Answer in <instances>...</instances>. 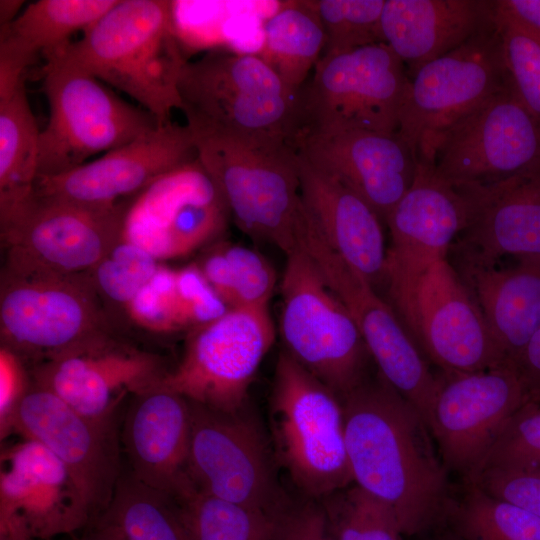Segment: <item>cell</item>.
<instances>
[{"mask_svg": "<svg viewBox=\"0 0 540 540\" xmlns=\"http://www.w3.org/2000/svg\"><path fill=\"white\" fill-rule=\"evenodd\" d=\"M341 401L353 484L391 508L402 535L443 527L452 501L447 469L420 412L379 372Z\"/></svg>", "mask_w": 540, "mask_h": 540, "instance_id": "6da1fadb", "label": "cell"}, {"mask_svg": "<svg viewBox=\"0 0 540 540\" xmlns=\"http://www.w3.org/2000/svg\"><path fill=\"white\" fill-rule=\"evenodd\" d=\"M175 4L118 0L51 59H60L122 91L159 124L181 108L178 83L188 60L181 52ZM46 60V61H48Z\"/></svg>", "mask_w": 540, "mask_h": 540, "instance_id": "7a4b0ae2", "label": "cell"}, {"mask_svg": "<svg viewBox=\"0 0 540 540\" xmlns=\"http://www.w3.org/2000/svg\"><path fill=\"white\" fill-rule=\"evenodd\" d=\"M178 91L193 134L295 150L300 91L285 85L258 54L211 52L188 61Z\"/></svg>", "mask_w": 540, "mask_h": 540, "instance_id": "3957f363", "label": "cell"}, {"mask_svg": "<svg viewBox=\"0 0 540 540\" xmlns=\"http://www.w3.org/2000/svg\"><path fill=\"white\" fill-rule=\"evenodd\" d=\"M269 417L276 462L299 494L320 500L353 484L341 399L285 350L275 366Z\"/></svg>", "mask_w": 540, "mask_h": 540, "instance_id": "277c9868", "label": "cell"}, {"mask_svg": "<svg viewBox=\"0 0 540 540\" xmlns=\"http://www.w3.org/2000/svg\"><path fill=\"white\" fill-rule=\"evenodd\" d=\"M192 135L198 160L239 228L274 244L286 256L296 251L302 208L296 151L216 134Z\"/></svg>", "mask_w": 540, "mask_h": 540, "instance_id": "5b68a950", "label": "cell"}, {"mask_svg": "<svg viewBox=\"0 0 540 540\" xmlns=\"http://www.w3.org/2000/svg\"><path fill=\"white\" fill-rule=\"evenodd\" d=\"M43 90L49 117L40 131L38 176L70 171L160 125L145 109L60 59L46 61Z\"/></svg>", "mask_w": 540, "mask_h": 540, "instance_id": "8992f818", "label": "cell"}, {"mask_svg": "<svg viewBox=\"0 0 540 540\" xmlns=\"http://www.w3.org/2000/svg\"><path fill=\"white\" fill-rule=\"evenodd\" d=\"M409 84L405 65L386 43L322 55L300 90L295 147L313 133H397Z\"/></svg>", "mask_w": 540, "mask_h": 540, "instance_id": "52a82bcc", "label": "cell"}, {"mask_svg": "<svg viewBox=\"0 0 540 540\" xmlns=\"http://www.w3.org/2000/svg\"><path fill=\"white\" fill-rule=\"evenodd\" d=\"M280 333L289 353L340 399L366 379L371 357L351 315L302 250L286 256Z\"/></svg>", "mask_w": 540, "mask_h": 540, "instance_id": "ba28073f", "label": "cell"}, {"mask_svg": "<svg viewBox=\"0 0 540 540\" xmlns=\"http://www.w3.org/2000/svg\"><path fill=\"white\" fill-rule=\"evenodd\" d=\"M189 402L187 470L194 489L270 517L288 494L276 475L272 443L249 402L234 412Z\"/></svg>", "mask_w": 540, "mask_h": 540, "instance_id": "9c48e42d", "label": "cell"}, {"mask_svg": "<svg viewBox=\"0 0 540 540\" xmlns=\"http://www.w3.org/2000/svg\"><path fill=\"white\" fill-rule=\"evenodd\" d=\"M509 83L494 20L451 52L427 63L410 79L398 134L417 161L433 164L441 136Z\"/></svg>", "mask_w": 540, "mask_h": 540, "instance_id": "30bf717a", "label": "cell"}, {"mask_svg": "<svg viewBox=\"0 0 540 540\" xmlns=\"http://www.w3.org/2000/svg\"><path fill=\"white\" fill-rule=\"evenodd\" d=\"M126 207H91L34 194L0 224L4 273L89 274L121 241Z\"/></svg>", "mask_w": 540, "mask_h": 540, "instance_id": "8fae6325", "label": "cell"}, {"mask_svg": "<svg viewBox=\"0 0 540 540\" xmlns=\"http://www.w3.org/2000/svg\"><path fill=\"white\" fill-rule=\"evenodd\" d=\"M89 274L2 275L1 346L37 365L110 334Z\"/></svg>", "mask_w": 540, "mask_h": 540, "instance_id": "7c38bea8", "label": "cell"}, {"mask_svg": "<svg viewBox=\"0 0 540 540\" xmlns=\"http://www.w3.org/2000/svg\"><path fill=\"white\" fill-rule=\"evenodd\" d=\"M275 340L269 307L229 309L190 332L183 356L161 386L224 412L248 402L256 372Z\"/></svg>", "mask_w": 540, "mask_h": 540, "instance_id": "4fadbf2b", "label": "cell"}, {"mask_svg": "<svg viewBox=\"0 0 540 540\" xmlns=\"http://www.w3.org/2000/svg\"><path fill=\"white\" fill-rule=\"evenodd\" d=\"M432 165L456 189L540 170V121L522 104L509 80L441 136Z\"/></svg>", "mask_w": 540, "mask_h": 540, "instance_id": "5bb4252c", "label": "cell"}, {"mask_svg": "<svg viewBox=\"0 0 540 540\" xmlns=\"http://www.w3.org/2000/svg\"><path fill=\"white\" fill-rule=\"evenodd\" d=\"M529 402L517 365L444 374L431 406L428 427L447 469L470 483L512 415Z\"/></svg>", "mask_w": 540, "mask_h": 540, "instance_id": "9a60e30c", "label": "cell"}, {"mask_svg": "<svg viewBox=\"0 0 540 540\" xmlns=\"http://www.w3.org/2000/svg\"><path fill=\"white\" fill-rule=\"evenodd\" d=\"M303 251L351 315L378 372L428 425L439 377L432 374L397 312L379 296L373 284L330 247L320 232L306 236Z\"/></svg>", "mask_w": 540, "mask_h": 540, "instance_id": "2e32d148", "label": "cell"}, {"mask_svg": "<svg viewBox=\"0 0 540 540\" xmlns=\"http://www.w3.org/2000/svg\"><path fill=\"white\" fill-rule=\"evenodd\" d=\"M392 302L421 352L444 374L474 372L509 361L468 286L447 259L431 266Z\"/></svg>", "mask_w": 540, "mask_h": 540, "instance_id": "e0dca14e", "label": "cell"}, {"mask_svg": "<svg viewBox=\"0 0 540 540\" xmlns=\"http://www.w3.org/2000/svg\"><path fill=\"white\" fill-rule=\"evenodd\" d=\"M168 371L157 354L106 334L34 365L32 378L82 416L113 424L125 399L156 387Z\"/></svg>", "mask_w": 540, "mask_h": 540, "instance_id": "ac0fdd59", "label": "cell"}, {"mask_svg": "<svg viewBox=\"0 0 540 540\" xmlns=\"http://www.w3.org/2000/svg\"><path fill=\"white\" fill-rule=\"evenodd\" d=\"M228 207L198 158L161 176L126 207L122 240L158 261L185 256L220 233Z\"/></svg>", "mask_w": 540, "mask_h": 540, "instance_id": "d6986e66", "label": "cell"}, {"mask_svg": "<svg viewBox=\"0 0 540 540\" xmlns=\"http://www.w3.org/2000/svg\"><path fill=\"white\" fill-rule=\"evenodd\" d=\"M197 158L188 126L160 124L70 171L38 176L34 194L91 207H113L170 171Z\"/></svg>", "mask_w": 540, "mask_h": 540, "instance_id": "ffe728a7", "label": "cell"}, {"mask_svg": "<svg viewBox=\"0 0 540 540\" xmlns=\"http://www.w3.org/2000/svg\"><path fill=\"white\" fill-rule=\"evenodd\" d=\"M468 214L465 195L442 180L433 165L417 161L413 183L385 221L391 243L383 282L392 301L446 259L452 242L467 226Z\"/></svg>", "mask_w": 540, "mask_h": 540, "instance_id": "44dd1931", "label": "cell"}, {"mask_svg": "<svg viewBox=\"0 0 540 540\" xmlns=\"http://www.w3.org/2000/svg\"><path fill=\"white\" fill-rule=\"evenodd\" d=\"M13 432L39 442L67 466L86 493L93 521L103 512L121 474L116 423L92 421L32 381L15 413Z\"/></svg>", "mask_w": 540, "mask_h": 540, "instance_id": "7402d4cb", "label": "cell"}, {"mask_svg": "<svg viewBox=\"0 0 540 540\" xmlns=\"http://www.w3.org/2000/svg\"><path fill=\"white\" fill-rule=\"evenodd\" d=\"M16 518L33 539L87 528L94 519L82 486L67 466L39 442L22 440L4 448L0 469V522Z\"/></svg>", "mask_w": 540, "mask_h": 540, "instance_id": "603a6c76", "label": "cell"}, {"mask_svg": "<svg viewBox=\"0 0 540 540\" xmlns=\"http://www.w3.org/2000/svg\"><path fill=\"white\" fill-rule=\"evenodd\" d=\"M295 150L359 195L384 223L413 183L417 169V158L398 133H313L302 138Z\"/></svg>", "mask_w": 540, "mask_h": 540, "instance_id": "cb8c5ba5", "label": "cell"}, {"mask_svg": "<svg viewBox=\"0 0 540 540\" xmlns=\"http://www.w3.org/2000/svg\"><path fill=\"white\" fill-rule=\"evenodd\" d=\"M191 407L160 384L134 396L125 413L122 442L130 472L175 500L194 487L188 477Z\"/></svg>", "mask_w": 540, "mask_h": 540, "instance_id": "d4e9b609", "label": "cell"}, {"mask_svg": "<svg viewBox=\"0 0 540 540\" xmlns=\"http://www.w3.org/2000/svg\"><path fill=\"white\" fill-rule=\"evenodd\" d=\"M460 190L469 206L460 234L465 263L540 259V170Z\"/></svg>", "mask_w": 540, "mask_h": 540, "instance_id": "484cf974", "label": "cell"}, {"mask_svg": "<svg viewBox=\"0 0 540 540\" xmlns=\"http://www.w3.org/2000/svg\"><path fill=\"white\" fill-rule=\"evenodd\" d=\"M302 202L330 247L373 286L383 281L387 247L372 207L297 154Z\"/></svg>", "mask_w": 540, "mask_h": 540, "instance_id": "4316f807", "label": "cell"}, {"mask_svg": "<svg viewBox=\"0 0 540 540\" xmlns=\"http://www.w3.org/2000/svg\"><path fill=\"white\" fill-rule=\"evenodd\" d=\"M493 21L492 1L385 0L384 43L411 79L427 63L458 48Z\"/></svg>", "mask_w": 540, "mask_h": 540, "instance_id": "83f0119b", "label": "cell"}, {"mask_svg": "<svg viewBox=\"0 0 540 540\" xmlns=\"http://www.w3.org/2000/svg\"><path fill=\"white\" fill-rule=\"evenodd\" d=\"M118 0H40L27 5L0 29V99L24 80L25 70L42 56L45 61L64 50Z\"/></svg>", "mask_w": 540, "mask_h": 540, "instance_id": "f1b7e54d", "label": "cell"}, {"mask_svg": "<svg viewBox=\"0 0 540 540\" xmlns=\"http://www.w3.org/2000/svg\"><path fill=\"white\" fill-rule=\"evenodd\" d=\"M465 279L504 357L518 364L540 325V259L496 268L465 263Z\"/></svg>", "mask_w": 540, "mask_h": 540, "instance_id": "f546056e", "label": "cell"}, {"mask_svg": "<svg viewBox=\"0 0 540 540\" xmlns=\"http://www.w3.org/2000/svg\"><path fill=\"white\" fill-rule=\"evenodd\" d=\"M125 309L141 328L160 334L192 331L229 310L196 265L160 266Z\"/></svg>", "mask_w": 540, "mask_h": 540, "instance_id": "4dcf8cb0", "label": "cell"}, {"mask_svg": "<svg viewBox=\"0 0 540 540\" xmlns=\"http://www.w3.org/2000/svg\"><path fill=\"white\" fill-rule=\"evenodd\" d=\"M82 540H191L179 505L171 496L120 474L103 512Z\"/></svg>", "mask_w": 540, "mask_h": 540, "instance_id": "1f68e13d", "label": "cell"}, {"mask_svg": "<svg viewBox=\"0 0 540 540\" xmlns=\"http://www.w3.org/2000/svg\"><path fill=\"white\" fill-rule=\"evenodd\" d=\"M40 131L23 80L0 99V223L12 218L34 196Z\"/></svg>", "mask_w": 540, "mask_h": 540, "instance_id": "d6a6232c", "label": "cell"}, {"mask_svg": "<svg viewBox=\"0 0 540 540\" xmlns=\"http://www.w3.org/2000/svg\"><path fill=\"white\" fill-rule=\"evenodd\" d=\"M326 35L313 1L294 2L263 25L258 54L293 91H300L325 49Z\"/></svg>", "mask_w": 540, "mask_h": 540, "instance_id": "836d02e7", "label": "cell"}, {"mask_svg": "<svg viewBox=\"0 0 540 540\" xmlns=\"http://www.w3.org/2000/svg\"><path fill=\"white\" fill-rule=\"evenodd\" d=\"M451 501L445 525L462 540H540V517L474 484Z\"/></svg>", "mask_w": 540, "mask_h": 540, "instance_id": "e575fe53", "label": "cell"}, {"mask_svg": "<svg viewBox=\"0 0 540 540\" xmlns=\"http://www.w3.org/2000/svg\"><path fill=\"white\" fill-rule=\"evenodd\" d=\"M191 540H271L268 515L192 491L176 500Z\"/></svg>", "mask_w": 540, "mask_h": 540, "instance_id": "d590c367", "label": "cell"}, {"mask_svg": "<svg viewBox=\"0 0 540 540\" xmlns=\"http://www.w3.org/2000/svg\"><path fill=\"white\" fill-rule=\"evenodd\" d=\"M318 501L333 540H400L391 508L355 484Z\"/></svg>", "mask_w": 540, "mask_h": 540, "instance_id": "8d00e7d4", "label": "cell"}, {"mask_svg": "<svg viewBox=\"0 0 540 540\" xmlns=\"http://www.w3.org/2000/svg\"><path fill=\"white\" fill-rule=\"evenodd\" d=\"M313 4L326 35L322 55L384 43L381 17L385 0H319Z\"/></svg>", "mask_w": 540, "mask_h": 540, "instance_id": "74e56055", "label": "cell"}, {"mask_svg": "<svg viewBox=\"0 0 540 540\" xmlns=\"http://www.w3.org/2000/svg\"><path fill=\"white\" fill-rule=\"evenodd\" d=\"M160 266L150 253L121 239L89 276L98 293L126 307Z\"/></svg>", "mask_w": 540, "mask_h": 540, "instance_id": "f35d334b", "label": "cell"}, {"mask_svg": "<svg viewBox=\"0 0 540 540\" xmlns=\"http://www.w3.org/2000/svg\"><path fill=\"white\" fill-rule=\"evenodd\" d=\"M538 466H540V404L529 401L506 422L479 473L488 468Z\"/></svg>", "mask_w": 540, "mask_h": 540, "instance_id": "ab89813d", "label": "cell"}, {"mask_svg": "<svg viewBox=\"0 0 540 540\" xmlns=\"http://www.w3.org/2000/svg\"><path fill=\"white\" fill-rule=\"evenodd\" d=\"M505 67L522 104L540 121V41L498 19Z\"/></svg>", "mask_w": 540, "mask_h": 540, "instance_id": "60d3db41", "label": "cell"}, {"mask_svg": "<svg viewBox=\"0 0 540 540\" xmlns=\"http://www.w3.org/2000/svg\"><path fill=\"white\" fill-rule=\"evenodd\" d=\"M222 247L232 272L235 308L269 307L277 280L269 261L244 246L228 244Z\"/></svg>", "mask_w": 540, "mask_h": 540, "instance_id": "b9f144b4", "label": "cell"}, {"mask_svg": "<svg viewBox=\"0 0 540 540\" xmlns=\"http://www.w3.org/2000/svg\"><path fill=\"white\" fill-rule=\"evenodd\" d=\"M271 540H333L318 500L289 496L270 516Z\"/></svg>", "mask_w": 540, "mask_h": 540, "instance_id": "7bdbcfd3", "label": "cell"}, {"mask_svg": "<svg viewBox=\"0 0 540 540\" xmlns=\"http://www.w3.org/2000/svg\"><path fill=\"white\" fill-rule=\"evenodd\" d=\"M468 484L540 517V466L488 468Z\"/></svg>", "mask_w": 540, "mask_h": 540, "instance_id": "ee69618b", "label": "cell"}, {"mask_svg": "<svg viewBox=\"0 0 540 540\" xmlns=\"http://www.w3.org/2000/svg\"><path fill=\"white\" fill-rule=\"evenodd\" d=\"M32 382L25 362L13 351L0 348V434L1 439L12 433L17 408Z\"/></svg>", "mask_w": 540, "mask_h": 540, "instance_id": "f6af8a7d", "label": "cell"}, {"mask_svg": "<svg viewBox=\"0 0 540 540\" xmlns=\"http://www.w3.org/2000/svg\"><path fill=\"white\" fill-rule=\"evenodd\" d=\"M493 14L540 41V0L492 1Z\"/></svg>", "mask_w": 540, "mask_h": 540, "instance_id": "bcb514c9", "label": "cell"}, {"mask_svg": "<svg viewBox=\"0 0 540 540\" xmlns=\"http://www.w3.org/2000/svg\"><path fill=\"white\" fill-rule=\"evenodd\" d=\"M517 367L523 378L529 401L540 404V325L525 348Z\"/></svg>", "mask_w": 540, "mask_h": 540, "instance_id": "7dc6e473", "label": "cell"}, {"mask_svg": "<svg viewBox=\"0 0 540 540\" xmlns=\"http://www.w3.org/2000/svg\"><path fill=\"white\" fill-rule=\"evenodd\" d=\"M26 525L19 519L11 518L0 522V540H32Z\"/></svg>", "mask_w": 540, "mask_h": 540, "instance_id": "c3c4849f", "label": "cell"}, {"mask_svg": "<svg viewBox=\"0 0 540 540\" xmlns=\"http://www.w3.org/2000/svg\"><path fill=\"white\" fill-rule=\"evenodd\" d=\"M0 23L5 26L11 23L18 15L23 1H1L0 2Z\"/></svg>", "mask_w": 540, "mask_h": 540, "instance_id": "681fc988", "label": "cell"}, {"mask_svg": "<svg viewBox=\"0 0 540 540\" xmlns=\"http://www.w3.org/2000/svg\"><path fill=\"white\" fill-rule=\"evenodd\" d=\"M430 540H462L447 527H441L431 533Z\"/></svg>", "mask_w": 540, "mask_h": 540, "instance_id": "f907efd6", "label": "cell"}]
</instances>
